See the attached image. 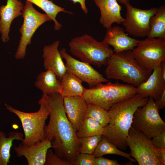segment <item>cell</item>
Returning a JSON list of instances; mask_svg holds the SVG:
<instances>
[{"mask_svg": "<svg viewBox=\"0 0 165 165\" xmlns=\"http://www.w3.org/2000/svg\"><path fill=\"white\" fill-rule=\"evenodd\" d=\"M39 101L46 104L49 110V122L44 127L45 139L50 141L57 156L73 165L79 153L80 139L67 117L63 97L58 93L43 94Z\"/></svg>", "mask_w": 165, "mask_h": 165, "instance_id": "obj_1", "label": "cell"}, {"mask_svg": "<svg viewBox=\"0 0 165 165\" xmlns=\"http://www.w3.org/2000/svg\"><path fill=\"white\" fill-rule=\"evenodd\" d=\"M148 99L136 94L115 104L108 110L110 121L104 127L103 135L118 149L125 150L128 147L127 138L133 115L138 108L146 103Z\"/></svg>", "mask_w": 165, "mask_h": 165, "instance_id": "obj_2", "label": "cell"}, {"mask_svg": "<svg viewBox=\"0 0 165 165\" xmlns=\"http://www.w3.org/2000/svg\"><path fill=\"white\" fill-rule=\"evenodd\" d=\"M106 66L105 74L107 79L120 80L136 87L145 82L152 72L140 65L131 50L114 52Z\"/></svg>", "mask_w": 165, "mask_h": 165, "instance_id": "obj_3", "label": "cell"}, {"mask_svg": "<svg viewBox=\"0 0 165 165\" xmlns=\"http://www.w3.org/2000/svg\"><path fill=\"white\" fill-rule=\"evenodd\" d=\"M135 86L120 83H102L89 89L85 88L82 96L87 103L94 104L108 110L113 105L128 99L136 94Z\"/></svg>", "mask_w": 165, "mask_h": 165, "instance_id": "obj_4", "label": "cell"}, {"mask_svg": "<svg viewBox=\"0 0 165 165\" xmlns=\"http://www.w3.org/2000/svg\"><path fill=\"white\" fill-rule=\"evenodd\" d=\"M68 46L70 52L74 56L98 68L106 66L114 53L108 44L103 41L98 42L87 34L72 38Z\"/></svg>", "mask_w": 165, "mask_h": 165, "instance_id": "obj_5", "label": "cell"}, {"mask_svg": "<svg viewBox=\"0 0 165 165\" xmlns=\"http://www.w3.org/2000/svg\"><path fill=\"white\" fill-rule=\"evenodd\" d=\"M38 104L40 106L39 109L31 113L17 110L5 104L6 108L15 114L20 121L24 135L22 141L23 145L30 146L45 139L44 127L49 115V110L44 103L39 101Z\"/></svg>", "mask_w": 165, "mask_h": 165, "instance_id": "obj_6", "label": "cell"}, {"mask_svg": "<svg viewBox=\"0 0 165 165\" xmlns=\"http://www.w3.org/2000/svg\"><path fill=\"white\" fill-rule=\"evenodd\" d=\"M159 110L153 98L149 97L146 103L134 112L131 127L151 139L165 131V123L160 116Z\"/></svg>", "mask_w": 165, "mask_h": 165, "instance_id": "obj_7", "label": "cell"}, {"mask_svg": "<svg viewBox=\"0 0 165 165\" xmlns=\"http://www.w3.org/2000/svg\"><path fill=\"white\" fill-rule=\"evenodd\" d=\"M140 65L150 72L165 61V39L147 37L132 50Z\"/></svg>", "mask_w": 165, "mask_h": 165, "instance_id": "obj_8", "label": "cell"}, {"mask_svg": "<svg viewBox=\"0 0 165 165\" xmlns=\"http://www.w3.org/2000/svg\"><path fill=\"white\" fill-rule=\"evenodd\" d=\"M23 22L19 29L21 35L18 46L15 54L16 59L25 57L28 45L31 43V38L37 29L45 22L51 21L46 14L36 10L31 2L26 1L22 11Z\"/></svg>", "mask_w": 165, "mask_h": 165, "instance_id": "obj_9", "label": "cell"}, {"mask_svg": "<svg viewBox=\"0 0 165 165\" xmlns=\"http://www.w3.org/2000/svg\"><path fill=\"white\" fill-rule=\"evenodd\" d=\"M127 144L130 150V156L134 158L139 165H161L151 139L141 131L131 127Z\"/></svg>", "mask_w": 165, "mask_h": 165, "instance_id": "obj_10", "label": "cell"}, {"mask_svg": "<svg viewBox=\"0 0 165 165\" xmlns=\"http://www.w3.org/2000/svg\"><path fill=\"white\" fill-rule=\"evenodd\" d=\"M125 5L127 9L126 18L122 24L126 31L134 36L147 37L150 30V19L156 13L158 8L144 10L133 7L129 2Z\"/></svg>", "mask_w": 165, "mask_h": 165, "instance_id": "obj_11", "label": "cell"}, {"mask_svg": "<svg viewBox=\"0 0 165 165\" xmlns=\"http://www.w3.org/2000/svg\"><path fill=\"white\" fill-rule=\"evenodd\" d=\"M59 51L62 58L66 61V71L87 83L90 88L108 81V79L94 69L90 64L74 58L67 53L65 48Z\"/></svg>", "mask_w": 165, "mask_h": 165, "instance_id": "obj_12", "label": "cell"}, {"mask_svg": "<svg viewBox=\"0 0 165 165\" xmlns=\"http://www.w3.org/2000/svg\"><path fill=\"white\" fill-rule=\"evenodd\" d=\"M51 148L50 141L44 139L30 146L20 144L17 146H14V149L17 157L26 158L28 165H44L47 151Z\"/></svg>", "mask_w": 165, "mask_h": 165, "instance_id": "obj_13", "label": "cell"}, {"mask_svg": "<svg viewBox=\"0 0 165 165\" xmlns=\"http://www.w3.org/2000/svg\"><path fill=\"white\" fill-rule=\"evenodd\" d=\"M24 6L19 0H7L6 5L0 6V33L3 43L9 40L12 22L15 18L22 15Z\"/></svg>", "mask_w": 165, "mask_h": 165, "instance_id": "obj_14", "label": "cell"}, {"mask_svg": "<svg viewBox=\"0 0 165 165\" xmlns=\"http://www.w3.org/2000/svg\"><path fill=\"white\" fill-rule=\"evenodd\" d=\"M63 104L67 117L78 131L86 118L87 103L82 96L63 97Z\"/></svg>", "mask_w": 165, "mask_h": 165, "instance_id": "obj_15", "label": "cell"}, {"mask_svg": "<svg viewBox=\"0 0 165 165\" xmlns=\"http://www.w3.org/2000/svg\"><path fill=\"white\" fill-rule=\"evenodd\" d=\"M137 94L144 97H151L158 100L165 91V79L162 75L161 65L156 68L144 82L136 87Z\"/></svg>", "mask_w": 165, "mask_h": 165, "instance_id": "obj_16", "label": "cell"}, {"mask_svg": "<svg viewBox=\"0 0 165 165\" xmlns=\"http://www.w3.org/2000/svg\"><path fill=\"white\" fill-rule=\"evenodd\" d=\"M103 41L112 46L114 52L117 53L132 50L137 46L139 40L129 36L122 28L116 26L107 29Z\"/></svg>", "mask_w": 165, "mask_h": 165, "instance_id": "obj_17", "label": "cell"}, {"mask_svg": "<svg viewBox=\"0 0 165 165\" xmlns=\"http://www.w3.org/2000/svg\"><path fill=\"white\" fill-rule=\"evenodd\" d=\"M101 13L99 22L103 27L107 29L116 23L122 24L124 20L121 15L122 7L117 0H94Z\"/></svg>", "mask_w": 165, "mask_h": 165, "instance_id": "obj_18", "label": "cell"}, {"mask_svg": "<svg viewBox=\"0 0 165 165\" xmlns=\"http://www.w3.org/2000/svg\"><path fill=\"white\" fill-rule=\"evenodd\" d=\"M59 41L46 45L43 49V66L46 71L54 72L60 80L66 72V68L58 49Z\"/></svg>", "mask_w": 165, "mask_h": 165, "instance_id": "obj_19", "label": "cell"}, {"mask_svg": "<svg viewBox=\"0 0 165 165\" xmlns=\"http://www.w3.org/2000/svg\"><path fill=\"white\" fill-rule=\"evenodd\" d=\"M35 85L43 94L58 93L61 94L62 93L61 80L52 71H46L39 74L36 77Z\"/></svg>", "mask_w": 165, "mask_h": 165, "instance_id": "obj_20", "label": "cell"}, {"mask_svg": "<svg viewBox=\"0 0 165 165\" xmlns=\"http://www.w3.org/2000/svg\"><path fill=\"white\" fill-rule=\"evenodd\" d=\"M82 81L68 71L61 80L63 97L82 96L85 88L82 86Z\"/></svg>", "mask_w": 165, "mask_h": 165, "instance_id": "obj_21", "label": "cell"}, {"mask_svg": "<svg viewBox=\"0 0 165 165\" xmlns=\"http://www.w3.org/2000/svg\"><path fill=\"white\" fill-rule=\"evenodd\" d=\"M23 135L21 133L11 131L7 137L6 134L0 131V165H7L9 162L10 151L14 140H23Z\"/></svg>", "mask_w": 165, "mask_h": 165, "instance_id": "obj_22", "label": "cell"}, {"mask_svg": "<svg viewBox=\"0 0 165 165\" xmlns=\"http://www.w3.org/2000/svg\"><path fill=\"white\" fill-rule=\"evenodd\" d=\"M150 30L147 37L165 39V6L158 8L156 13L150 19Z\"/></svg>", "mask_w": 165, "mask_h": 165, "instance_id": "obj_23", "label": "cell"}, {"mask_svg": "<svg viewBox=\"0 0 165 165\" xmlns=\"http://www.w3.org/2000/svg\"><path fill=\"white\" fill-rule=\"evenodd\" d=\"M34 4L42 10L53 21L55 30L58 31L61 27V24L56 19L57 14L60 12H63L72 14V13L68 11L64 8L55 4L52 0H26Z\"/></svg>", "mask_w": 165, "mask_h": 165, "instance_id": "obj_24", "label": "cell"}, {"mask_svg": "<svg viewBox=\"0 0 165 165\" xmlns=\"http://www.w3.org/2000/svg\"><path fill=\"white\" fill-rule=\"evenodd\" d=\"M107 154L119 155L128 159L131 162H136L135 159L131 157L130 154L120 150L110 142L105 136L102 135L101 139L92 155L96 158Z\"/></svg>", "mask_w": 165, "mask_h": 165, "instance_id": "obj_25", "label": "cell"}, {"mask_svg": "<svg viewBox=\"0 0 165 165\" xmlns=\"http://www.w3.org/2000/svg\"><path fill=\"white\" fill-rule=\"evenodd\" d=\"M104 130V127L98 122L91 118L86 117L76 134L80 138L97 135H103Z\"/></svg>", "mask_w": 165, "mask_h": 165, "instance_id": "obj_26", "label": "cell"}, {"mask_svg": "<svg viewBox=\"0 0 165 165\" xmlns=\"http://www.w3.org/2000/svg\"><path fill=\"white\" fill-rule=\"evenodd\" d=\"M86 117L93 119L104 127L108 124L110 120L108 110L99 106L90 103H87Z\"/></svg>", "mask_w": 165, "mask_h": 165, "instance_id": "obj_27", "label": "cell"}, {"mask_svg": "<svg viewBox=\"0 0 165 165\" xmlns=\"http://www.w3.org/2000/svg\"><path fill=\"white\" fill-rule=\"evenodd\" d=\"M102 136V135H97L80 138L79 153L92 154L101 139Z\"/></svg>", "mask_w": 165, "mask_h": 165, "instance_id": "obj_28", "label": "cell"}, {"mask_svg": "<svg viewBox=\"0 0 165 165\" xmlns=\"http://www.w3.org/2000/svg\"><path fill=\"white\" fill-rule=\"evenodd\" d=\"M45 165H72L71 163L62 159L49 149L47 152Z\"/></svg>", "mask_w": 165, "mask_h": 165, "instance_id": "obj_29", "label": "cell"}, {"mask_svg": "<svg viewBox=\"0 0 165 165\" xmlns=\"http://www.w3.org/2000/svg\"><path fill=\"white\" fill-rule=\"evenodd\" d=\"M95 160L92 154L79 153L73 165H95Z\"/></svg>", "mask_w": 165, "mask_h": 165, "instance_id": "obj_30", "label": "cell"}, {"mask_svg": "<svg viewBox=\"0 0 165 165\" xmlns=\"http://www.w3.org/2000/svg\"><path fill=\"white\" fill-rule=\"evenodd\" d=\"M151 141L154 147L159 148H165V131L153 137Z\"/></svg>", "mask_w": 165, "mask_h": 165, "instance_id": "obj_31", "label": "cell"}, {"mask_svg": "<svg viewBox=\"0 0 165 165\" xmlns=\"http://www.w3.org/2000/svg\"><path fill=\"white\" fill-rule=\"evenodd\" d=\"M116 160L105 158L102 156L96 158L95 165H120Z\"/></svg>", "mask_w": 165, "mask_h": 165, "instance_id": "obj_32", "label": "cell"}, {"mask_svg": "<svg viewBox=\"0 0 165 165\" xmlns=\"http://www.w3.org/2000/svg\"><path fill=\"white\" fill-rule=\"evenodd\" d=\"M155 152L161 165H164L165 164V148H155Z\"/></svg>", "mask_w": 165, "mask_h": 165, "instance_id": "obj_33", "label": "cell"}, {"mask_svg": "<svg viewBox=\"0 0 165 165\" xmlns=\"http://www.w3.org/2000/svg\"><path fill=\"white\" fill-rule=\"evenodd\" d=\"M155 104L159 110L165 107V91L163 92L161 98L157 101H155Z\"/></svg>", "mask_w": 165, "mask_h": 165, "instance_id": "obj_34", "label": "cell"}, {"mask_svg": "<svg viewBox=\"0 0 165 165\" xmlns=\"http://www.w3.org/2000/svg\"><path fill=\"white\" fill-rule=\"evenodd\" d=\"M72 1L74 4L78 3L80 5L81 8L86 15L88 13V9L86 7L85 2L86 0H70Z\"/></svg>", "mask_w": 165, "mask_h": 165, "instance_id": "obj_35", "label": "cell"}, {"mask_svg": "<svg viewBox=\"0 0 165 165\" xmlns=\"http://www.w3.org/2000/svg\"><path fill=\"white\" fill-rule=\"evenodd\" d=\"M117 2H120L121 4L125 5L126 3L129 2L130 0H117Z\"/></svg>", "mask_w": 165, "mask_h": 165, "instance_id": "obj_36", "label": "cell"}]
</instances>
